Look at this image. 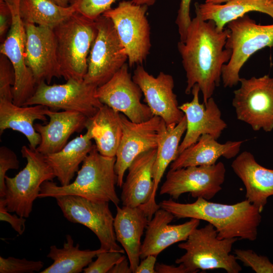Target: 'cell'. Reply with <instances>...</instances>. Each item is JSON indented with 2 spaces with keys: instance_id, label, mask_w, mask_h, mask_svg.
<instances>
[{
  "instance_id": "47",
  "label": "cell",
  "mask_w": 273,
  "mask_h": 273,
  "mask_svg": "<svg viewBox=\"0 0 273 273\" xmlns=\"http://www.w3.org/2000/svg\"><path fill=\"white\" fill-rule=\"evenodd\" d=\"M265 1L270 3H273V0H265Z\"/></svg>"
},
{
  "instance_id": "46",
  "label": "cell",
  "mask_w": 273,
  "mask_h": 273,
  "mask_svg": "<svg viewBox=\"0 0 273 273\" xmlns=\"http://www.w3.org/2000/svg\"><path fill=\"white\" fill-rule=\"evenodd\" d=\"M230 0H206L205 3L211 4H221L225 3Z\"/></svg>"
},
{
  "instance_id": "49",
  "label": "cell",
  "mask_w": 273,
  "mask_h": 273,
  "mask_svg": "<svg viewBox=\"0 0 273 273\" xmlns=\"http://www.w3.org/2000/svg\"><path fill=\"white\" fill-rule=\"evenodd\" d=\"M272 226H273V225H272Z\"/></svg>"
},
{
  "instance_id": "5",
  "label": "cell",
  "mask_w": 273,
  "mask_h": 273,
  "mask_svg": "<svg viewBox=\"0 0 273 273\" xmlns=\"http://www.w3.org/2000/svg\"><path fill=\"white\" fill-rule=\"evenodd\" d=\"M238 240L219 239L215 228L208 223L195 229L186 241L178 244V248L186 252L175 260V263L183 265L189 273L214 269L239 273L242 268L235 255L231 254L233 245Z\"/></svg>"
},
{
  "instance_id": "1",
  "label": "cell",
  "mask_w": 273,
  "mask_h": 273,
  "mask_svg": "<svg viewBox=\"0 0 273 273\" xmlns=\"http://www.w3.org/2000/svg\"><path fill=\"white\" fill-rule=\"evenodd\" d=\"M229 34L228 28L219 31L213 21H204L196 13L186 39L177 43L187 77L185 93H191L194 85L198 84L204 104L219 86L222 68L231 59L232 51L225 48Z\"/></svg>"
},
{
  "instance_id": "2",
  "label": "cell",
  "mask_w": 273,
  "mask_h": 273,
  "mask_svg": "<svg viewBox=\"0 0 273 273\" xmlns=\"http://www.w3.org/2000/svg\"><path fill=\"white\" fill-rule=\"evenodd\" d=\"M159 204L177 219L195 218L208 222L215 228L220 239L236 238L253 241L257 238L261 221L259 209L247 199L234 204H224L202 198L191 203L170 199Z\"/></svg>"
},
{
  "instance_id": "45",
  "label": "cell",
  "mask_w": 273,
  "mask_h": 273,
  "mask_svg": "<svg viewBox=\"0 0 273 273\" xmlns=\"http://www.w3.org/2000/svg\"><path fill=\"white\" fill-rule=\"evenodd\" d=\"M58 5L66 7L69 6L70 0H54Z\"/></svg>"
},
{
  "instance_id": "31",
  "label": "cell",
  "mask_w": 273,
  "mask_h": 273,
  "mask_svg": "<svg viewBox=\"0 0 273 273\" xmlns=\"http://www.w3.org/2000/svg\"><path fill=\"white\" fill-rule=\"evenodd\" d=\"M66 241L62 248L53 245L50 247L47 257L53 260L49 267L40 273H79L83 271L100 253L106 251L80 250L79 244L74 245V241L70 235L66 236Z\"/></svg>"
},
{
  "instance_id": "44",
  "label": "cell",
  "mask_w": 273,
  "mask_h": 273,
  "mask_svg": "<svg viewBox=\"0 0 273 273\" xmlns=\"http://www.w3.org/2000/svg\"><path fill=\"white\" fill-rule=\"evenodd\" d=\"M130 263L126 256L110 270L109 273H131Z\"/></svg>"
},
{
  "instance_id": "36",
  "label": "cell",
  "mask_w": 273,
  "mask_h": 273,
  "mask_svg": "<svg viewBox=\"0 0 273 273\" xmlns=\"http://www.w3.org/2000/svg\"><path fill=\"white\" fill-rule=\"evenodd\" d=\"M124 253L116 251H104L98 254L95 261L91 262L83 272L84 273H109L113 266L122 259Z\"/></svg>"
},
{
  "instance_id": "34",
  "label": "cell",
  "mask_w": 273,
  "mask_h": 273,
  "mask_svg": "<svg viewBox=\"0 0 273 273\" xmlns=\"http://www.w3.org/2000/svg\"><path fill=\"white\" fill-rule=\"evenodd\" d=\"M234 254L244 266L250 267L256 273H273V263L265 256L249 249H235Z\"/></svg>"
},
{
  "instance_id": "10",
  "label": "cell",
  "mask_w": 273,
  "mask_h": 273,
  "mask_svg": "<svg viewBox=\"0 0 273 273\" xmlns=\"http://www.w3.org/2000/svg\"><path fill=\"white\" fill-rule=\"evenodd\" d=\"M55 198L66 219L84 225L97 236L100 248L124 253V249L117 242L113 225L114 218L108 202L94 201L71 195L58 196Z\"/></svg>"
},
{
  "instance_id": "13",
  "label": "cell",
  "mask_w": 273,
  "mask_h": 273,
  "mask_svg": "<svg viewBox=\"0 0 273 273\" xmlns=\"http://www.w3.org/2000/svg\"><path fill=\"white\" fill-rule=\"evenodd\" d=\"M19 3L20 0L6 3L11 12L12 23L5 39L1 42L0 53L9 59L14 70L13 102L22 106L32 96L37 84L26 62L25 29L20 15Z\"/></svg>"
},
{
  "instance_id": "9",
  "label": "cell",
  "mask_w": 273,
  "mask_h": 273,
  "mask_svg": "<svg viewBox=\"0 0 273 273\" xmlns=\"http://www.w3.org/2000/svg\"><path fill=\"white\" fill-rule=\"evenodd\" d=\"M97 87L84 79H69L65 83L52 85L42 81L24 106L41 105L51 110L76 111L90 118L104 105L96 96Z\"/></svg>"
},
{
  "instance_id": "43",
  "label": "cell",
  "mask_w": 273,
  "mask_h": 273,
  "mask_svg": "<svg viewBox=\"0 0 273 273\" xmlns=\"http://www.w3.org/2000/svg\"><path fill=\"white\" fill-rule=\"evenodd\" d=\"M156 273H189L188 269L181 264L178 266L156 263L155 265Z\"/></svg>"
},
{
  "instance_id": "35",
  "label": "cell",
  "mask_w": 273,
  "mask_h": 273,
  "mask_svg": "<svg viewBox=\"0 0 273 273\" xmlns=\"http://www.w3.org/2000/svg\"><path fill=\"white\" fill-rule=\"evenodd\" d=\"M43 267L41 261L28 260L13 257L0 256V273H32L40 272Z\"/></svg>"
},
{
  "instance_id": "38",
  "label": "cell",
  "mask_w": 273,
  "mask_h": 273,
  "mask_svg": "<svg viewBox=\"0 0 273 273\" xmlns=\"http://www.w3.org/2000/svg\"><path fill=\"white\" fill-rule=\"evenodd\" d=\"M19 161L15 153L6 146L0 148V198H4L6 193L5 177L10 169H18Z\"/></svg>"
},
{
  "instance_id": "8",
  "label": "cell",
  "mask_w": 273,
  "mask_h": 273,
  "mask_svg": "<svg viewBox=\"0 0 273 273\" xmlns=\"http://www.w3.org/2000/svg\"><path fill=\"white\" fill-rule=\"evenodd\" d=\"M148 7L132 1H122L116 7L111 8L103 14L112 22L130 67L142 64L150 53V27L146 16Z\"/></svg>"
},
{
  "instance_id": "26",
  "label": "cell",
  "mask_w": 273,
  "mask_h": 273,
  "mask_svg": "<svg viewBox=\"0 0 273 273\" xmlns=\"http://www.w3.org/2000/svg\"><path fill=\"white\" fill-rule=\"evenodd\" d=\"M243 141H229L220 144L213 136L202 135L195 144L182 151L170 164V169L190 166L211 165L221 157L230 159L240 152Z\"/></svg>"
},
{
  "instance_id": "18",
  "label": "cell",
  "mask_w": 273,
  "mask_h": 273,
  "mask_svg": "<svg viewBox=\"0 0 273 273\" xmlns=\"http://www.w3.org/2000/svg\"><path fill=\"white\" fill-rule=\"evenodd\" d=\"M24 23L27 65L31 71L37 85L42 81L50 84L54 77H62L53 29L29 23Z\"/></svg>"
},
{
  "instance_id": "39",
  "label": "cell",
  "mask_w": 273,
  "mask_h": 273,
  "mask_svg": "<svg viewBox=\"0 0 273 273\" xmlns=\"http://www.w3.org/2000/svg\"><path fill=\"white\" fill-rule=\"evenodd\" d=\"M191 2L192 0H180L175 20L180 36V41L182 42L186 39L187 30L192 21L190 16Z\"/></svg>"
},
{
  "instance_id": "20",
  "label": "cell",
  "mask_w": 273,
  "mask_h": 273,
  "mask_svg": "<svg viewBox=\"0 0 273 273\" xmlns=\"http://www.w3.org/2000/svg\"><path fill=\"white\" fill-rule=\"evenodd\" d=\"M174 218L171 213L161 208L155 213L146 228L140 251L141 259L149 255L157 256L172 244L186 241L200 222L199 219L191 218L181 224H170Z\"/></svg>"
},
{
  "instance_id": "30",
  "label": "cell",
  "mask_w": 273,
  "mask_h": 273,
  "mask_svg": "<svg viewBox=\"0 0 273 273\" xmlns=\"http://www.w3.org/2000/svg\"><path fill=\"white\" fill-rule=\"evenodd\" d=\"M195 13L204 21H213L222 31L230 22L250 12L265 14L273 19V3L265 0H230L221 4H195Z\"/></svg>"
},
{
  "instance_id": "22",
  "label": "cell",
  "mask_w": 273,
  "mask_h": 273,
  "mask_svg": "<svg viewBox=\"0 0 273 273\" xmlns=\"http://www.w3.org/2000/svg\"><path fill=\"white\" fill-rule=\"evenodd\" d=\"M231 167L245 187L246 199L261 213L268 198L273 196V169L260 165L248 151L240 154Z\"/></svg>"
},
{
  "instance_id": "15",
  "label": "cell",
  "mask_w": 273,
  "mask_h": 273,
  "mask_svg": "<svg viewBox=\"0 0 273 273\" xmlns=\"http://www.w3.org/2000/svg\"><path fill=\"white\" fill-rule=\"evenodd\" d=\"M120 116L122 134L115 155V171L116 186L121 188L125 172L131 163L141 153L157 148L166 125L161 117L155 115L139 123L131 121L120 113Z\"/></svg>"
},
{
  "instance_id": "33",
  "label": "cell",
  "mask_w": 273,
  "mask_h": 273,
  "mask_svg": "<svg viewBox=\"0 0 273 273\" xmlns=\"http://www.w3.org/2000/svg\"><path fill=\"white\" fill-rule=\"evenodd\" d=\"M118 0H70L69 5L75 12L93 20H95L104 12L111 8ZM138 5H153L157 0H131Z\"/></svg>"
},
{
  "instance_id": "6",
  "label": "cell",
  "mask_w": 273,
  "mask_h": 273,
  "mask_svg": "<svg viewBox=\"0 0 273 273\" xmlns=\"http://www.w3.org/2000/svg\"><path fill=\"white\" fill-rule=\"evenodd\" d=\"M226 26L230 34L225 48L232 53L222 68L221 80L224 87L231 88L240 82V70L252 55L265 47H273V24H257L246 14Z\"/></svg>"
},
{
  "instance_id": "24",
  "label": "cell",
  "mask_w": 273,
  "mask_h": 273,
  "mask_svg": "<svg viewBox=\"0 0 273 273\" xmlns=\"http://www.w3.org/2000/svg\"><path fill=\"white\" fill-rule=\"evenodd\" d=\"M157 149L138 155L127 168L128 174L122 186V205L139 207L147 203L153 191V166Z\"/></svg>"
},
{
  "instance_id": "12",
  "label": "cell",
  "mask_w": 273,
  "mask_h": 273,
  "mask_svg": "<svg viewBox=\"0 0 273 273\" xmlns=\"http://www.w3.org/2000/svg\"><path fill=\"white\" fill-rule=\"evenodd\" d=\"M98 29L87 60L86 83L100 86L126 63L127 56L111 20L102 15L95 20Z\"/></svg>"
},
{
  "instance_id": "4",
  "label": "cell",
  "mask_w": 273,
  "mask_h": 273,
  "mask_svg": "<svg viewBox=\"0 0 273 273\" xmlns=\"http://www.w3.org/2000/svg\"><path fill=\"white\" fill-rule=\"evenodd\" d=\"M61 76L83 80L87 71V60L98 29L95 20L74 12L53 29Z\"/></svg>"
},
{
  "instance_id": "42",
  "label": "cell",
  "mask_w": 273,
  "mask_h": 273,
  "mask_svg": "<svg viewBox=\"0 0 273 273\" xmlns=\"http://www.w3.org/2000/svg\"><path fill=\"white\" fill-rule=\"evenodd\" d=\"M157 256L149 255L140 262L134 273H156L155 265L156 264Z\"/></svg>"
},
{
  "instance_id": "21",
  "label": "cell",
  "mask_w": 273,
  "mask_h": 273,
  "mask_svg": "<svg viewBox=\"0 0 273 273\" xmlns=\"http://www.w3.org/2000/svg\"><path fill=\"white\" fill-rule=\"evenodd\" d=\"M47 116L49 118L47 123L34 124V128L41 138L36 150L42 155L61 150L73 133L80 132L85 128L88 119L76 111L58 112L50 108L47 111Z\"/></svg>"
},
{
  "instance_id": "16",
  "label": "cell",
  "mask_w": 273,
  "mask_h": 273,
  "mask_svg": "<svg viewBox=\"0 0 273 273\" xmlns=\"http://www.w3.org/2000/svg\"><path fill=\"white\" fill-rule=\"evenodd\" d=\"M126 63L107 82L98 86L96 96L104 105L124 115L131 121H147L154 115L141 102L143 93L133 80Z\"/></svg>"
},
{
  "instance_id": "32",
  "label": "cell",
  "mask_w": 273,
  "mask_h": 273,
  "mask_svg": "<svg viewBox=\"0 0 273 273\" xmlns=\"http://www.w3.org/2000/svg\"><path fill=\"white\" fill-rule=\"evenodd\" d=\"M19 12L24 23L54 29L75 11L70 5L62 7L54 0H20Z\"/></svg>"
},
{
  "instance_id": "7",
  "label": "cell",
  "mask_w": 273,
  "mask_h": 273,
  "mask_svg": "<svg viewBox=\"0 0 273 273\" xmlns=\"http://www.w3.org/2000/svg\"><path fill=\"white\" fill-rule=\"evenodd\" d=\"M21 153L26 160V164L15 176H6L5 195L0 199L4 201L8 211L27 218L34 200L38 198L42 183L53 181L56 176L43 155L36 149L23 146Z\"/></svg>"
},
{
  "instance_id": "41",
  "label": "cell",
  "mask_w": 273,
  "mask_h": 273,
  "mask_svg": "<svg viewBox=\"0 0 273 273\" xmlns=\"http://www.w3.org/2000/svg\"><path fill=\"white\" fill-rule=\"evenodd\" d=\"M12 23V14L8 5L0 0V39L2 42L5 39Z\"/></svg>"
},
{
  "instance_id": "29",
  "label": "cell",
  "mask_w": 273,
  "mask_h": 273,
  "mask_svg": "<svg viewBox=\"0 0 273 273\" xmlns=\"http://www.w3.org/2000/svg\"><path fill=\"white\" fill-rule=\"evenodd\" d=\"M85 128L101 154L115 157L122 134L120 113L103 105L88 118Z\"/></svg>"
},
{
  "instance_id": "17",
  "label": "cell",
  "mask_w": 273,
  "mask_h": 273,
  "mask_svg": "<svg viewBox=\"0 0 273 273\" xmlns=\"http://www.w3.org/2000/svg\"><path fill=\"white\" fill-rule=\"evenodd\" d=\"M132 78L140 87L144 101L153 114L161 117L167 127L175 126L181 120L185 114L179 108L177 96L173 92L174 82L172 75L160 72L154 77L139 65Z\"/></svg>"
},
{
  "instance_id": "23",
  "label": "cell",
  "mask_w": 273,
  "mask_h": 273,
  "mask_svg": "<svg viewBox=\"0 0 273 273\" xmlns=\"http://www.w3.org/2000/svg\"><path fill=\"white\" fill-rule=\"evenodd\" d=\"M116 206L113 224L116 238L126 252L134 273L141 259V238L150 220L140 206Z\"/></svg>"
},
{
  "instance_id": "27",
  "label": "cell",
  "mask_w": 273,
  "mask_h": 273,
  "mask_svg": "<svg viewBox=\"0 0 273 273\" xmlns=\"http://www.w3.org/2000/svg\"><path fill=\"white\" fill-rule=\"evenodd\" d=\"M186 129L187 120L185 115L176 125L166 126L159 139L153 166V194L149 201L140 206L146 213L150 220L160 208L159 204L156 203L155 200L157 191L167 167L178 156V149L180 140Z\"/></svg>"
},
{
  "instance_id": "25",
  "label": "cell",
  "mask_w": 273,
  "mask_h": 273,
  "mask_svg": "<svg viewBox=\"0 0 273 273\" xmlns=\"http://www.w3.org/2000/svg\"><path fill=\"white\" fill-rule=\"evenodd\" d=\"M48 107L41 105L18 106L13 101L0 100V135L8 129L17 131L27 138L29 147L36 149L41 138L34 128V122H47Z\"/></svg>"
},
{
  "instance_id": "48",
  "label": "cell",
  "mask_w": 273,
  "mask_h": 273,
  "mask_svg": "<svg viewBox=\"0 0 273 273\" xmlns=\"http://www.w3.org/2000/svg\"><path fill=\"white\" fill-rule=\"evenodd\" d=\"M6 3H7L10 0H3Z\"/></svg>"
},
{
  "instance_id": "19",
  "label": "cell",
  "mask_w": 273,
  "mask_h": 273,
  "mask_svg": "<svg viewBox=\"0 0 273 273\" xmlns=\"http://www.w3.org/2000/svg\"><path fill=\"white\" fill-rule=\"evenodd\" d=\"M199 86L196 84L192 89L193 99L191 102L179 106L187 120L185 136L178 149V155L184 150L197 142L203 134H209L218 139L227 127L221 118V111L212 97L206 104H200Z\"/></svg>"
},
{
  "instance_id": "11",
  "label": "cell",
  "mask_w": 273,
  "mask_h": 273,
  "mask_svg": "<svg viewBox=\"0 0 273 273\" xmlns=\"http://www.w3.org/2000/svg\"><path fill=\"white\" fill-rule=\"evenodd\" d=\"M240 87L234 91L232 105L237 118L252 129L273 130V77L241 78Z\"/></svg>"
},
{
  "instance_id": "28",
  "label": "cell",
  "mask_w": 273,
  "mask_h": 273,
  "mask_svg": "<svg viewBox=\"0 0 273 273\" xmlns=\"http://www.w3.org/2000/svg\"><path fill=\"white\" fill-rule=\"evenodd\" d=\"M86 131L73 139L57 152L43 155L61 186L69 185L79 166L95 145Z\"/></svg>"
},
{
  "instance_id": "3",
  "label": "cell",
  "mask_w": 273,
  "mask_h": 273,
  "mask_svg": "<svg viewBox=\"0 0 273 273\" xmlns=\"http://www.w3.org/2000/svg\"><path fill=\"white\" fill-rule=\"evenodd\" d=\"M115 157L102 155L95 145L82 162L73 182L63 186L52 180L45 181L41 186L38 198L71 195L94 201L111 202L118 205L120 199L115 189Z\"/></svg>"
},
{
  "instance_id": "14",
  "label": "cell",
  "mask_w": 273,
  "mask_h": 273,
  "mask_svg": "<svg viewBox=\"0 0 273 273\" xmlns=\"http://www.w3.org/2000/svg\"><path fill=\"white\" fill-rule=\"evenodd\" d=\"M225 172L221 162L211 165L170 169L160 188V194L168 195L176 200L182 194L190 193L193 198L210 200L222 190Z\"/></svg>"
},
{
  "instance_id": "40",
  "label": "cell",
  "mask_w": 273,
  "mask_h": 273,
  "mask_svg": "<svg viewBox=\"0 0 273 273\" xmlns=\"http://www.w3.org/2000/svg\"><path fill=\"white\" fill-rule=\"evenodd\" d=\"M9 212L4 201L0 199V220L10 223L19 235H22L25 230L26 219L25 217L18 216V215H12Z\"/></svg>"
},
{
  "instance_id": "37",
  "label": "cell",
  "mask_w": 273,
  "mask_h": 273,
  "mask_svg": "<svg viewBox=\"0 0 273 273\" xmlns=\"http://www.w3.org/2000/svg\"><path fill=\"white\" fill-rule=\"evenodd\" d=\"M15 80L13 67L9 59L0 55V100L13 101L12 87Z\"/></svg>"
}]
</instances>
